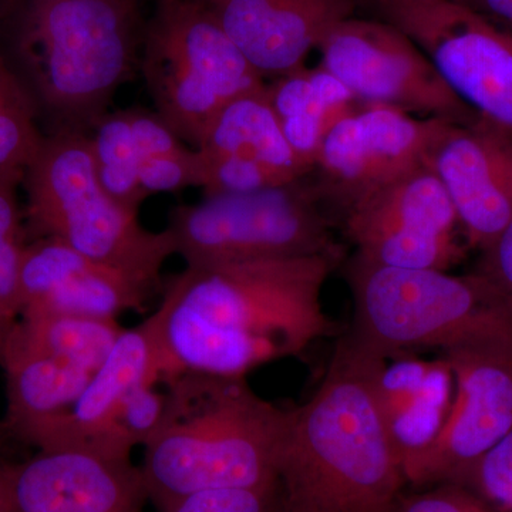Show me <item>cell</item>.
I'll return each mask as SVG.
<instances>
[{"mask_svg":"<svg viewBox=\"0 0 512 512\" xmlns=\"http://www.w3.org/2000/svg\"><path fill=\"white\" fill-rule=\"evenodd\" d=\"M342 254L185 265L153 313L165 382L181 372L245 377L335 338L323 289Z\"/></svg>","mask_w":512,"mask_h":512,"instance_id":"1","label":"cell"},{"mask_svg":"<svg viewBox=\"0 0 512 512\" xmlns=\"http://www.w3.org/2000/svg\"><path fill=\"white\" fill-rule=\"evenodd\" d=\"M386 360L342 333L318 390L292 410L281 512H396L407 481L380 402Z\"/></svg>","mask_w":512,"mask_h":512,"instance_id":"2","label":"cell"},{"mask_svg":"<svg viewBox=\"0 0 512 512\" xmlns=\"http://www.w3.org/2000/svg\"><path fill=\"white\" fill-rule=\"evenodd\" d=\"M164 384V421L140 466L158 512L201 491L278 483L292 410L262 399L245 377L181 372Z\"/></svg>","mask_w":512,"mask_h":512,"instance_id":"3","label":"cell"},{"mask_svg":"<svg viewBox=\"0 0 512 512\" xmlns=\"http://www.w3.org/2000/svg\"><path fill=\"white\" fill-rule=\"evenodd\" d=\"M12 42L0 49L45 134H89L140 64L134 0H5Z\"/></svg>","mask_w":512,"mask_h":512,"instance_id":"4","label":"cell"},{"mask_svg":"<svg viewBox=\"0 0 512 512\" xmlns=\"http://www.w3.org/2000/svg\"><path fill=\"white\" fill-rule=\"evenodd\" d=\"M345 272L346 332L386 359L430 348L512 353V303L477 271L394 268L353 255Z\"/></svg>","mask_w":512,"mask_h":512,"instance_id":"5","label":"cell"},{"mask_svg":"<svg viewBox=\"0 0 512 512\" xmlns=\"http://www.w3.org/2000/svg\"><path fill=\"white\" fill-rule=\"evenodd\" d=\"M29 239L53 238L87 258L160 285L175 245L170 232L150 231L138 212L101 185L87 134H45L23 178Z\"/></svg>","mask_w":512,"mask_h":512,"instance_id":"6","label":"cell"},{"mask_svg":"<svg viewBox=\"0 0 512 512\" xmlns=\"http://www.w3.org/2000/svg\"><path fill=\"white\" fill-rule=\"evenodd\" d=\"M138 69L158 116L192 148L231 101L266 84L201 0H160Z\"/></svg>","mask_w":512,"mask_h":512,"instance_id":"7","label":"cell"},{"mask_svg":"<svg viewBox=\"0 0 512 512\" xmlns=\"http://www.w3.org/2000/svg\"><path fill=\"white\" fill-rule=\"evenodd\" d=\"M167 229L185 265L342 254L311 175L265 190L204 195L175 207Z\"/></svg>","mask_w":512,"mask_h":512,"instance_id":"8","label":"cell"},{"mask_svg":"<svg viewBox=\"0 0 512 512\" xmlns=\"http://www.w3.org/2000/svg\"><path fill=\"white\" fill-rule=\"evenodd\" d=\"M481 119L512 134V33L458 0H372Z\"/></svg>","mask_w":512,"mask_h":512,"instance_id":"9","label":"cell"},{"mask_svg":"<svg viewBox=\"0 0 512 512\" xmlns=\"http://www.w3.org/2000/svg\"><path fill=\"white\" fill-rule=\"evenodd\" d=\"M320 66L360 103L383 104L426 119L467 123L477 119L448 89L426 55L402 30L384 20L349 18L319 46Z\"/></svg>","mask_w":512,"mask_h":512,"instance_id":"10","label":"cell"},{"mask_svg":"<svg viewBox=\"0 0 512 512\" xmlns=\"http://www.w3.org/2000/svg\"><path fill=\"white\" fill-rule=\"evenodd\" d=\"M448 123L360 103L329 131L312 174L320 202L342 218L359 202L424 164Z\"/></svg>","mask_w":512,"mask_h":512,"instance_id":"11","label":"cell"},{"mask_svg":"<svg viewBox=\"0 0 512 512\" xmlns=\"http://www.w3.org/2000/svg\"><path fill=\"white\" fill-rule=\"evenodd\" d=\"M343 224L355 255L373 264L448 271L463 256L453 202L426 164L359 202Z\"/></svg>","mask_w":512,"mask_h":512,"instance_id":"12","label":"cell"},{"mask_svg":"<svg viewBox=\"0 0 512 512\" xmlns=\"http://www.w3.org/2000/svg\"><path fill=\"white\" fill-rule=\"evenodd\" d=\"M454 377L453 402L437 436L403 460L407 484H454L512 430V353H444Z\"/></svg>","mask_w":512,"mask_h":512,"instance_id":"13","label":"cell"},{"mask_svg":"<svg viewBox=\"0 0 512 512\" xmlns=\"http://www.w3.org/2000/svg\"><path fill=\"white\" fill-rule=\"evenodd\" d=\"M194 151L204 195L265 190L313 171L289 146L266 84L222 109Z\"/></svg>","mask_w":512,"mask_h":512,"instance_id":"14","label":"cell"},{"mask_svg":"<svg viewBox=\"0 0 512 512\" xmlns=\"http://www.w3.org/2000/svg\"><path fill=\"white\" fill-rule=\"evenodd\" d=\"M424 164L447 191L470 247H490L512 220V134L481 117L448 121Z\"/></svg>","mask_w":512,"mask_h":512,"instance_id":"15","label":"cell"},{"mask_svg":"<svg viewBox=\"0 0 512 512\" xmlns=\"http://www.w3.org/2000/svg\"><path fill=\"white\" fill-rule=\"evenodd\" d=\"M156 286L87 258L53 238L28 242L20 269V315L117 320L141 311Z\"/></svg>","mask_w":512,"mask_h":512,"instance_id":"16","label":"cell"},{"mask_svg":"<svg viewBox=\"0 0 512 512\" xmlns=\"http://www.w3.org/2000/svg\"><path fill=\"white\" fill-rule=\"evenodd\" d=\"M140 467L82 448L39 451L13 467L10 512H144Z\"/></svg>","mask_w":512,"mask_h":512,"instance_id":"17","label":"cell"},{"mask_svg":"<svg viewBox=\"0 0 512 512\" xmlns=\"http://www.w3.org/2000/svg\"><path fill=\"white\" fill-rule=\"evenodd\" d=\"M215 18L264 79L305 67L356 0H208Z\"/></svg>","mask_w":512,"mask_h":512,"instance_id":"18","label":"cell"},{"mask_svg":"<svg viewBox=\"0 0 512 512\" xmlns=\"http://www.w3.org/2000/svg\"><path fill=\"white\" fill-rule=\"evenodd\" d=\"M165 363L153 316L124 329L103 365L64 416L33 441L39 451L92 450L124 399L143 384H164Z\"/></svg>","mask_w":512,"mask_h":512,"instance_id":"19","label":"cell"},{"mask_svg":"<svg viewBox=\"0 0 512 512\" xmlns=\"http://www.w3.org/2000/svg\"><path fill=\"white\" fill-rule=\"evenodd\" d=\"M87 138L101 185L123 207L136 212L144 202L140 177L147 165L187 146L156 110L141 107L107 111Z\"/></svg>","mask_w":512,"mask_h":512,"instance_id":"20","label":"cell"},{"mask_svg":"<svg viewBox=\"0 0 512 512\" xmlns=\"http://www.w3.org/2000/svg\"><path fill=\"white\" fill-rule=\"evenodd\" d=\"M454 377L447 360H423L406 353L386 360L380 402L400 460L423 450L437 436L448 410Z\"/></svg>","mask_w":512,"mask_h":512,"instance_id":"21","label":"cell"},{"mask_svg":"<svg viewBox=\"0 0 512 512\" xmlns=\"http://www.w3.org/2000/svg\"><path fill=\"white\" fill-rule=\"evenodd\" d=\"M0 366L8 390L6 424L28 444L72 409L93 375L8 342L0 345Z\"/></svg>","mask_w":512,"mask_h":512,"instance_id":"22","label":"cell"},{"mask_svg":"<svg viewBox=\"0 0 512 512\" xmlns=\"http://www.w3.org/2000/svg\"><path fill=\"white\" fill-rule=\"evenodd\" d=\"M266 93L289 146L312 170L329 131L360 104L322 66L276 77L266 83Z\"/></svg>","mask_w":512,"mask_h":512,"instance_id":"23","label":"cell"},{"mask_svg":"<svg viewBox=\"0 0 512 512\" xmlns=\"http://www.w3.org/2000/svg\"><path fill=\"white\" fill-rule=\"evenodd\" d=\"M123 328L117 320L84 316H22L3 342L56 357L94 373L110 355Z\"/></svg>","mask_w":512,"mask_h":512,"instance_id":"24","label":"cell"},{"mask_svg":"<svg viewBox=\"0 0 512 512\" xmlns=\"http://www.w3.org/2000/svg\"><path fill=\"white\" fill-rule=\"evenodd\" d=\"M43 138L35 104L0 52V181L23 184Z\"/></svg>","mask_w":512,"mask_h":512,"instance_id":"25","label":"cell"},{"mask_svg":"<svg viewBox=\"0 0 512 512\" xmlns=\"http://www.w3.org/2000/svg\"><path fill=\"white\" fill-rule=\"evenodd\" d=\"M20 185L0 181V342L20 315V269L29 242L25 208L19 204Z\"/></svg>","mask_w":512,"mask_h":512,"instance_id":"26","label":"cell"},{"mask_svg":"<svg viewBox=\"0 0 512 512\" xmlns=\"http://www.w3.org/2000/svg\"><path fill=\"white\" fill-rule=\"evenodd\" d=\"M158 384H143L128 394L92 450L114 458H131L134 447L146 446L160 430L167 410V394Z\"/></svg>","mask_w":512,"mask_h":512,"instance_id":"27","label":"cell"},{"mask_svg":"<svg viewBox=\"0 0 512 512\" xmlns=\"http://www.w3.org/2000/svg\"><path fill=\"white\" fill-rule=\"evenodd\" d=\"M500 512H512V430L478 458L456 483Z\"/></svg>","mask_w":512,"mask_h":512,"instance_id":"28","label":"cell"},{"mask_svg":"<svg viewBox=\"0 0 512 512\" xmlns=\"http://www.w3.org/2000/svg\"><path fill=\"white\" fill-rule=\"evenodd\" d=\"M171 512H281L279 484L192 494Z\"/></svg>","mask_w":512,"mask_h":512,"instance_id":"29","label":"cell"},{"mask_svg":"<svg viewBox=\"0 0 512 512\" xmlns=\"http://www.w3.org/2000/svg\"><path fill=\"white\" fill-rule=\"evenodd\" d=\"M396 512H500L458 484H439L429 491L400 498Z\"/></svg>","mask_w":512,"mask_h":512,"instance_id":"30","label":"cell"},{"mask_svg":"<svg viewBox=\"0 0 512 512\" xmlns=\"http://www.w3.org/2000/svg\"><path fill=\"white\" fill-rule=\"evenodd\" d=\"M481 254L478 274L485 276L512 303V220Z\"/></svg>","mask_w":512,"mask_h":512,"instance_id":"31","label":"cell"},{"mask_svg":"<svg viewBox=\"0 0 512 512\" xmlns=\"http://www.w3.org/2000/svg\"><path fill=\"white\" fill-rule=\"evenodd\" d=\"M458 2L512 33V0H458Z\"/></svg>","mask_w":512,"mask_h":512,"instance_id":"32","label":"cell"},{"mask_svg":"<svg viewBox=\"0 0 512 512\" xmlns=\"http://www.w3.org/2000/svg\"><path fill=\"white\" fill-rule=\"evenodd\" d=\"M13 467L0 463V512H10L12 508Z\"/></svg>","mask_w":512,"mask_h":512,"instance_id":"33","label":"cell"},{"mask_svg":"<svg viewBox=\"0 0 512 512\" xmlns=\"http://www.w3.org/2000/svg\"><path fill=\"white\" fill-rule=\"evenodd\" d=\"M3 2H5V0H0V6H2Z\"/></svg>","mask_w":512,"mask_h":512,"instance_id":"34","label":"cell"},{"mask_svg":"<svg viewBox=\"0 0 512 512\" xmlns=\"http://www.w3.org/2000/svg\"><path fill=\"white\" fill-rule=\"evenodd\" d=\"M201 2L207 3V2H208V0H201Z\"/></svg>","mask_w":512,"mask_h":512,"instance_id":"35","label":"cell"}]
</instances>
